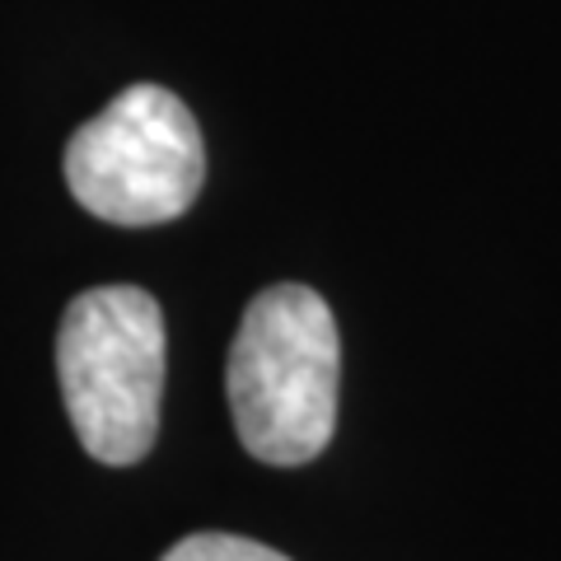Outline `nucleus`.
<instances>
[{"label": "nucleus", "instance_id": "f257e3e1", "mask_svg": "<svg viewBox=\"0 0 561 561\" xmlns=\"http://www.w3.org/2000/svg\"><path fill=\"white\" fill-rule=\"evenodd\" d=\"M337 319L319 290L272 286L243 309L225 393L253 459L272 468L319 459L337 431Z\"/></svg>", "mask_w": 561, "mask_h": 561}, {"label": "nucleus", "instance_id": "f03ea898", "mask_svg": "<svg viewBox=\"0 0 561 561\" xmlns=\"http://www.w3.org/2000/svg\"><path fill=\"white\" fill-rule=\"evenodd\" d=\"M66 416L90 459L140 463L160 435L164 313L140 286H99L66 305L57 332Z\"/></svg>", "mask_w": 561, "mask_h": 561}, {"label": "nucleus", "instance_id": "7ed1b4c3", "mask_svg": "<svg viewBox=\"0 0 561 561\" xmlns=\"http://www.w3.org/2000/svg\"><path fill=\"white\" fill-rule=\"evenodd\" d=\"M206 150L197 117L164 84H131L66 146V187L108 225H164L197 202Z\"/></svg>", "mask_w": 561, "mask_h": 561}, {"label": "nucleus", "instance_id": "20e7f679", "mask_svg": "<svg viewBox=\"0 0 561 561\" xmlns=\"http://www.w3.org/2000/svg\"><path fill=\"white\" fill-rule=\"evenodd\" d=\"M160 561H290V557L243 534H187Z\"/></svg>", "mask_w": 561, "mask_h": 561}]
</instances>
